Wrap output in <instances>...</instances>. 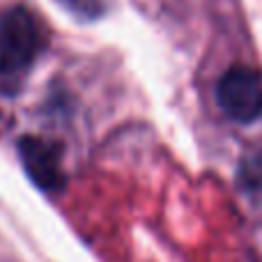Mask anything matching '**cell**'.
Wrapping results in <instances>:
<instances>
[{
    "label": "cell",
    "instance_id": "1",
    "mask_svg": "<svg viewBox=\"0 0 262 262\" xmlns=\"http://www.w3.org/2000/svg\"><path fill=\"white\" fill-rule=\"evenodd\" d=\"M41 32L26 7H12L0 16V76H16L35 62Z\"/></svg>",
    "mask_w": 262,
    "mask_h": 262
},
{
    "label": "cell",
    "instance_id": "2",
    "mask_svg": "<svg viewBox=\"0 0 262 262\" xmlns=\"http://www.w3.org/2000/svg\"><path fill=\"white\" fill-rule=\"evenodd\" d=\"M221 111L230 120L249 124L262 115V74L249 67H232L216 88Z\"/></svg>",
    "mask_w": 262,
    "mask_h": 262
},
{
    "label": "cell",
    "instance_id": "3",
    "mask_svg": "<svg viewBox=\"0 0 262 262\" xmlns=\"http://www.w3.org/2000/svg\"><path fill=\"white\" fill-rule=\"evenodd\" d=\"M18 157L26 168L28 177L39 186L41 191L55 193L64 186V172L60 166V152L49 140L26 136L18 140Z\"/></svg>",
    "mask_w": 262,
    "mask_h": 262
},
{
    "label": "cell",
    "instance_id": "4",
    "mask_svg": "<svg viewBox=\"0 0 262 262\" xmlns=\"http://www.w3.org/2000/svg\"><path fill=\"white\" fill-rule=\"evenodd\" d=\"M239 186L249 200L262 203V152L249 154L239 166Z\"/></svg>",
    "mask_w": 262,
    "mask_h": 262
},
{
    "label": "cell",
    "instance_id": "5",
    "mask_svg": "<svg viewBox=\"0 0 262 262\" xmlns=\"http://www.w3.org/2000/svg\"><path fill=\"white\" fill-rule=\"evenodd\" d=\"M81 3H83V0H81Z\"/></svg>",
    "mask_w": 262,
    "mask_h": 262
}]
</instances>
